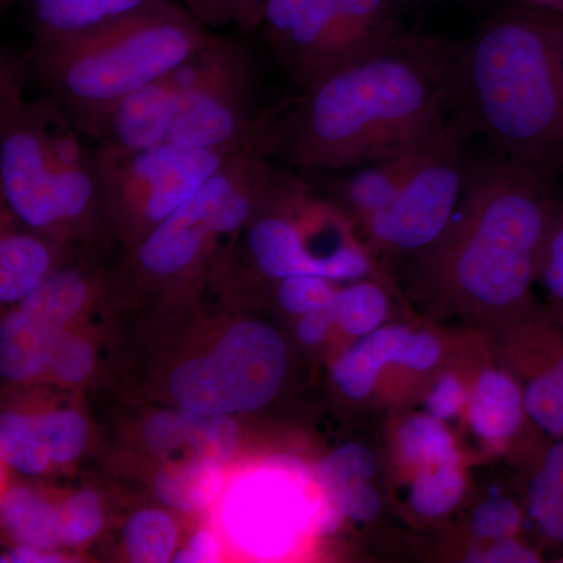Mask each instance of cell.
Masks as SVG:
<instances>
[{"label":"cell","mask_w":563,"mask_h":563,"mask_svg":"<svg viewBox=\"0 0 563 563\" xmlns=\"http://www.w3.org/2000/svg\"><path fill=\"white\" fill-rule=\"evenodd\" d=\"M454 117L453 44L401 32L273 110L261 154L346 172L431 146Z\"/></svg>","instance_id":"1"},{"label":"cell","mask_w":563,"mask_h":563,"mask_svg":"<svg viewBox=\"0 0 563 563\" xmlns=\"http://www.w3.org/2000/svg\"><path fill=\"white\" fill-rule=\"evenodd\" d=\"M551 179L506 154L472 163L450 228L413 255L415 288L440 312L492 328L532 307L559 206Z\"/></svg>","instance_id":"2"},{"label":"cell","mask_w":563,"mask_h":563,"mask_svg":"<svg viewBox=\"0 0 563 563\" xmlns=\"http://www.w3.org/2000/svg\"><path fill=\"white\" fill-rule=\"evenodd\" d=\"M455 117L515 161H563V29L547 11L493 18L453 44Z\"/></svg>","instance_id":"3"},{"label":"cell","mask_w":563,"mask_h":563,"mask_svg":"<svg viewBox=\"0 0 563 563\" xmlns=\"http://www.w3.org/2000/svg\"><path fill=\"white\" fill-rule=\"evenodd\" d=\"M24 57L0 55V188L3 206L35 231L81 224L102 209L96 152L57 101L27 99Z\"/></svg>","instance_id":"4"},{"label":"cell","mask_w":563,"mask_h":563,"mask_svg":"<svg viewBox=\"0 0 563 563\" xmlns=\"http://www.w3.org/2000/svg\"><path fill=\"white\" fill-rule=\"evenodd\" d=\"M214 33L174 0L60 41H33L31 80L70 121L146 87L206 47Z\"/></svg>","instance_id":"5"},{"label":"cell","mask_w":563,"mask_h":563,"mask_svg":"<svg viewBox=\"0 0 563 563\" xmlns=\"http://www.w3.org/2000/svg\"><path fill=\"white\" fill-rule=\"evenodd\" d=\"M272 111L258 107L257 65L250 49L242 41L214 33L168 143L229 155L261 154Z\"/></svg>","instance_id":"6"},{"label":"cell","mask_w":563,"mask_h":563,"mask_svg":"<svg viewBox=\"0 0 563 563\" xmlns=\"http://www.w3.org/2000/svg\"><path fill=\"white\" fill-rule=\"evenodd\" d=\"M102 209L140 243L233 155L165 143L144 151L96 150Z\"/></svg>","instance_id":"7"},{"label":"cell","mask_w":563,"mask_h":563,"mask_svg":"<svg viewBox=\"0 0 563 563\" xmlns=\"http://www.w3.org/2000/svg\"><path fill=\"white\" fill-rule=\"evenodd\" d=\"M287 366V346L276 329L265 322H240L209 355L177 366L169 391L180 407L195 412H254L280 390Z\"/></svg>","instance_id":"8"},{"label":"cell","mask_w":563,"mask_h":563,"mask_svg":"<svg viewBox=\"0 0 563 563\" xmlns=\"http://www.w3.org/2000/svg\"><path fill=\"white\" fill-rule=\"evenodd\" d=\"M468 128L459 117L424 152L390 206L366 222L377 246L391 254L428 250L450 228L472 162L465 155Z\"/></svg>","instance_id":"9"},{"label":"cell","mask_w":563,"mask_h":563,"mask_svg":"<svg viewBox=\"0 0 563 563\" xmlns=\"http://www.w3.org/2000/svg\"><path fill=\"white\" fill-rule=\"evenodd\" d=\"M318 510L320 501L307 498L295 472L261 468L229 488L222 521L244 551L273 559L290 551L298 533L317 523Z\"/></svg>","instance_id":"10"},{"label":"cell","mask_w":563,"mask_h":563,"mask_svg":"<svg viewBox=\"0 0 563 563\" xmlns=\"http://www.w3.org/2000/svg\"><path fill=\"white\" fill-rule=\"evenodd\" d=\"M503 368L523 388L529 421L548 440L563 437V322L550 310L529 307L493 325Z\"/></svg>","instance_id":"11"},{"label":"cell","mask_w":563,"mask_h":563,"mask_svg":"<svg viewBox=\"0 0 563 563\" xmlns=\"http://www.w3.org/2000/svg\"><path fill=\"white\" fill-rule=\"evenodd\" d=\"M202 49L161 79L74 124L96 144V150L144 151L168 143L181 102L198 77Z\"/></svg>","instance_id":"12"},{"label":"cell","mask_w":563,"mask_h":563,"mask_svg":"<svg viewBox=\"0 0 563 563\" xmlns=\"http://www.w3.org/2000/svg\"><path fill=\"white\" fill-rule=\"evenodd\" d=\"M442 340L432 332L399 324L361 336L358 342L336 358L333 383L352 401L368 398L387 366H401L415 373H428L443 361Z\"/></svg>","instance_id":"13"},{"label":"cell","mask_w":563,"mask_h":563,"mask_svg":"<svg viewBox=\"0 0 563 563\" xmlns=\"http://www.w3.org/2000/svg\"><path fill=\"white\" fill-rule=\"evenodd\" d=\"M247 246L257 268L274 280L318 276L332 282H355L366 279L373 272L368 254L357 244L329 258L314 254L296 222L280 214L255 220L247 233Z\"/></svg>","instance_id":"14"},{"label":"cell","mask_w":563,"mask_h":563,"mask_svg":"<svg viewBox=\"0 0 563 563\" xmlns=\"http://www.w3.org/2000/svg\"><path fill=\"white\" fill-rule=\"evenodd\" d=\"M336 10L339 0H268L263 10L258 31L274 60L301 90Z\"/></svg>","instance_id":"15"},{"label":"cell","mask_w":563,"mask_h":563,"mask_svg":"<svg viewBox=\"0 0 563 563\" xmlns=\"http://www.w3.org/2000/svg\"><path fill=\"white\" fill-rule=\"evenodd\" d=\"M144 442L162 462L203 461L224 468L239 446V428L229 415L166 410L144 428Z\"/></svg>","instance_id":"16"},{"label":"cell","mask_w":563,"mask_h":563,"mask_svg":"<svg viewBox=\"0 0 563 563\" xmlns=\"http://www.w3.org/2000/svg\"><path fill=\"white\" fill-rule=\"evenodd\" d=\"M399 33L390 0H339L335 20L303 88L384 46Z\"/></svg>","instance_id":"17"},{"label":"cell","mask_w":563,"mask_h":563,"mask_svg":"<svg viewBox=\"0 0 563 563\" xmlns=\"http://www.w3.org/2000/svg\"><path fill=\"white\" fill-rule=\"evenodd\" d=\"M465 417L470 431L492 450H503L532 426L523 388L503 366L484 368L468 385Z\"/></svg>","instance_id":"18"},{"label":"cell","mask_w":563,"mask_h":563,"mask_svg":"<svg viewBox=\"0 0 563 563\" xmlns=\"http://www.w3.org/2000/svg\"><path fill=\"white\" fill-rule=\"evenodd\" d=\"M169 0H20L38 43L84 35Z\"/></svg>","instance_id":"19"},{"label":"cell","mask_w":563,"mask_h":563,"mask_svg":"<svg viewBox=\"0 0 563 563\" xmlns=\"http://www.w3.org/2000/svg\"><path fill=\"white\" fill-rule=\"evenodd\" d=\"M431 146L401 157L352 168L347 176L333 177L331 190L347 210L366 224L374 214L390 206L410 174L417 168L424 152Z\"/></svg>","instance_id":"20"},{"label":"cell","mask_w":563,"mask_h":563,"mask_svg":"<svg viewBox=\"0 0 563 563\" xmlns=\"http://www.w3.org/2000/svg\"><path fill=\"white\" fill-rule=\"evenodd\" d=\"M525 510L544 539L563 544V437L547 444L533 461Z\"/></svg>","instance_id":"21"},{"label":"cell","mask_w":563,"mask_h":563,"mask_svg":"<svg viewBox=\"0 0 563 563\" xmlns=\"http://www.w3.org/2000/svg\"><path fill=\"white\" fill-rule=\"evenodd\" d=\"M54 254L44 240L31 233H5L0 242V299L22 301L52 274Z\"/></svg>","instance_id":"22"},{"label":"cell","mask_w":563,"mask_h":563,"mask_svg":"<svg viewBox=\"0 0 563 563\" xmlns=\"http://www.w3.org/2000/svg\"><path fill=\"white\" fill-rule=\"evenodd\" d=\"M57 332L21 310L7 314L0 328V373L9 380H27L49 366Z\"/></svg>","instance_id":"23"},{"label":"cell","mask_w":563,"mask_h":563,"mask_svg":"<svg viewBox=\"0 0 563 563\" xmlns=\"http://www.w3.org/2000/svg\"><path fill=\"white\" fill-rule=\"evenodd\" d=\"M157 498L174 509L192 512L209 507L222 488V468L203 461L163 462L155 476Z\"/></svg>","instance_id":"24"},{"label":"cell","mask_w":563,"mask_h":563,"mask_svg":"<svg viewBox=\"0 0 563 563\" xmlns=\"http://www.w3.org/2000/svg\"><path fill=\"white\" fill-rule=\"evenodd\" d=\"M396 461L410 473L440 463L462 462L461 451L446 422L431 415L412 413L396 431Z\"/></svg>","instance_id":"25"},{"label":"cell","mask_w":563,"mask_h":563,"mask_svg":"<svg viewBox=\"0 0 563 563\" xmlns=\"http://www.w3.org/2000/svg\"><path fill=\"white\" fill-rule=\"evenodd\" d=\"M2 521L10 536L20 544L41 551H51L62 544L58 509H54L29 488L16 487L5 493Z\"/></svg>","instance_id":"26"},{"label":"cell","mask_w":563,"mask_h":563,"mask_svg":"<svg viewBox=\"0 0 563 563\" xmlns=\"http://www.w3.org/2000/svg\"><path fill=\"white\" fill-rule=\"evenodd\" d=\"M466 485L468 477L462 462L415 470L409 484V507L422 520H440L461 506Z\"/></svg>","instance_id":"27"},{"label":"cell","mask_w":563,"mask_h":563,"mask_svg":"<svg viewBox=\"0 0 563 563\" xmlns=\"http://www.w3.org/2000/svg\"><path fill=\"white\" fill-rule=\"evenodd\" d=\"M87 295V280L79 272L60 269L22 299L21 312L49 331L60 332L80 312Z\"/></svg>","instance_id":"28"},{"label":"cell","mask_w":563,"mask_h":563,"mask_svg":"<svg viewBox=\"0 0 563 563\" xmlns=\"http://www.w3.org/2000/svg\"><path fill=\"white\" fill-rule=\"evenodd\" d=\"M332 312L342 331L361 339L383 328L390 314V299L376 282L355 280L336 291Z\"/></svg>","instance_id":"29"},{"label":"cell","mask_w":563,"mask_h":563,"mask_svg":"<svg viewBox=\"0 0 563 563\" xmlns=\"http://www.w3.org/2000/svg\"><path fill=\"white\" fill-rule=\"evenodd\" d=\"M0 450L11 468L27 476L43 473L51 462L35 418L20 413H3L0 418Z\"/></svg>","instance_id":"30"},{"label":"cell","mask_w":563,"mask_h":563,"mask_svg":"<svg viewBox=\"0 0 563 563\" xmlns=\"http://www.w3.org/2000/svg\"><path fill=\"white\" fill-rule=\"evenodd\" d=\"M124 539L132 562L165 563L173 558L177 531L168 515L143 510L125 525Z\"/></svg>","instance_id":"31"},{"label":"cell","mask_w":563,"mask_h":563,"mask_svg":"<svg viewBox=\"0 0 563 563\" xmlns=\"http://www.w3.org/2000/svg\"><path fill=\"white\" fill-rule=\"evenodd\" d=\"M376 462L372 451L362 444L351 443L336 450L317 468V479L322 495L332 498L344 488L362 483H372Z\"/></svg>","instance_id":"32"},{"label":"cell","mask_w":563,"mask_h":563,"mask_svg":"<svg viewBox=\"0 0 563 563\" xmlns=\"http://www.w3.org/2000/svg\"><path fill=\"white\" fill-rule=\"evenodd\" d=\"M525 515L521 507L506 496H492L470 518V536L474 547L520 539Z\"/></svg>","instance_id":"33"},{"label":"cell","mask_w":563,"mask_h":563,"mask_svg":"<svg viewBox=\"0 0 563 563\" xmlns=\"http://www.w3.org/2000/svg\"><path fill=\"white\" fill-rule=\"evenodd\" d=\"M268 0H184V7L203 27L224 29L229 25L247 35L261 27L263 10Z\"/></svg>","instance_id":"34"},{"label":"cell","mask_w":563,"mask_h":563,"mask_svg":"<svg viewBox=\"0 0 563 563\" xmlns=\"http://www.w3.org/2000/svg\"><path fill=\"white\" fill-rule=\"evenodd\" d=\"M35 424L46 444L51 462L68 463L79 457L87 435L80 415L69 410L44 413L35 418Z\"/></svg>","instance_id":"35"},{"label":"cell","mask_w":563,"mask_h":563,"mask_svg":"<svg viewBox=\"0 0 563 563\" xmlns=\"http://www.w3.org/2000/svg\"><path fill=\"white\" fill-rule=\"evenodd\" d=\"M537 284L547 298V309L563 322V203L559 202L544 243Z\"/></svg>","instance_id":"36"},{"label":"cell","mask_w":563,"mask_h":563,"mask_svg":"<svg viewBox=\"0 0 563 563\" xmlns=\"http://www.w3.org/2000/svg\"><path fill=\"white\" fill-rule=\"evenodd\" d=\"M103 517L98 495L92 492L77 493L58 509V532L62 544L88 542L101 531Z\"/></svg>","instance_id":"37"},{"label":"cell","mask_w":563,"mask_h":563,"mask_svg":"<svg viewBox=\"0 0 563 563\" xmlns=\"http://www.w3.org/2000/svg\"><path fill=\"white\" fill-rule=\"evenodd\" d=\"M277 299L287 312L307 314L328 309L335 299L332 280L318 276H295L279 279Z\"/></svg>","instance_id":"38"},{"label":"cell","mask_w":563,"mask_h":563,"mask_svg":"<svg viewBox=\"0 0 563 563\" xmlns=\"http://www.w3.org/2000/svg\"><path fill=\"white\" fill-rule=\"evenodd\" d=\"M95 355L90 344L79 336L57 332L52 346L49 366L66 383H80L91 373Z\"/></svg>","instance_id":"39"},{"label":"cell","mask_w":563,"mask_h":563,"mask_svg":"<svg viewBox=\"0 0 563 563\" xmlns=\"http://www.w3.org/2000/svg\"><path fill=\"white\" fill-rule=\"evenodd\" d=\"M468 402V385L453 372H443L435 377L424 396V412L443 422L465 415Z\"/></svg>","instance_id":"40"},{"label":"cell","mask_w":563,"mask_h":563,"mask_svg":"<svg viewBox=\"0 0 563 563\" xmlns=\"http://www.w3.org/2000/svg\"><path fill=\"white\" fill-rule=\"evenodd\" d=\"M328 499L335 504L342 515H346L350 520L357 523H369L374 518L379 517L384 507L383 493L372 483L352 485Z\"/></svg>","instance_id":"41"},{"label":"cell","mask_w":563,"mask_h":563,"mask_svg":"<svg viewBox=\"0 0 563 563\" xmlns=\"http://www.w3.org/2000/svg\"><path fill=\"white\" fill-rule=\"evenodd\" d=\"M466 562H484V563H515V562H540V554L531 547L521 542L520 539L506 540V542H496L488 544H479L473 547L465 554Z\"/></svg>","instance_id":"42"},{"label":"cell","mask_w":563,"mask_h":563,"mask_svg":"<svg viewBox=\"0 0 563 563\" xmlns=\"http://www.w3.org/2000/svg\"><path fill=\"white\" fill-rule=\"evenodd\" d=\"M220 561V543L211 532L201 531L191 537L188 550L180 551L174 562L206 563Z\"/></svg>","instance_id":"43"},{"label":"cell","mask_w":563,"mask_h":563,"mask_svg":"<svg viewBox=\"0 0 563 563\" xmlns=\"http://www.w3.org/2000/svg\"><path fill=\"white\" fill-rule=\"evenodd\" d=\"M332 322H335V318H333L331 306L328 309L302 314L301 320L298 322V328H296V333H298V339L303 344H318L324 340Z\"/></svg>","instance_id":"44"},{"label":"cell","mask_w":563,"mask_h":563,"mask_svg":"<svg viewBox=\"0 0 563 563\" xmlns=\"http://www.w3.org/2000/svg\"><path fill=\"white\" fill-rule=\"evenodd\" d=\"M9 562L14 563H47V562H62L60 555L44 554V551L36 550V548L27 547V544H20L14 548L9 554Z\"/></svg>","instance_id":"45"},{"label":"cell","mask_w":563,"mask_h":563,"mask_svg":"<svg viewBox=\"0 0 563 563\" xmlns=\"http://www.w3.org/2000/svg\"><path fill=\"white\" fill-rule=\"evenodd\" d=\"M537 2L550 7V11H563V0H537Z\"/></svg>","instance_id":"46"},{"label":"cell","mask_w":563,"mask_h":563,"mask_svg":"<svg viewBox=\"0 0 563 563\" xmlns=\"http://www.w3.org/2000/svg\"><path fill=\"white\" fill-rule=\"evenodd\" d=\"M547 13L563 29V11H547Z\"/></svg>","instance_id":"47"},{"label":"cell","mask_w":563,"mask_h":563,"mask_svg":"<svg viewBox=\"0 0 563 563\" xmlns=\"http://www.w3.org/2000/svg\"><path fill=\"white\" fill-rule=\"evenodd\" d=\"M18 0H0V7H2V11L9 10L11 5Z\"/></svg>","instance_id":"48"},{"label":"cell","mask_w":563,"mask_h":563,"mask_svg":"<svg viewBox=\"0 0 563 563\" xmlns=\"http://www.w3.org/2000/svg\"><path fill=\"white\" fill-rule=\"evenodd\" d=\"M561 562H563V555H562Z\"/></svg>","instance_id":"49"}]
</instances>
